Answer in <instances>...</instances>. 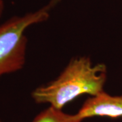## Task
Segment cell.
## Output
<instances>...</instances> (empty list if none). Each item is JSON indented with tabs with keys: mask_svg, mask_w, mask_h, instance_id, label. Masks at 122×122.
Returning a JSON list of instances; mask_svg holds the SVG:
<instances>
[{
	"mask_svg": "<svg viewBox=\"0 0 122 122\" xmlns=\"http://www.w3.org/2000/svg\"><path fill=\"white\" fill-rule=\"evenodd\" d=\"M106 71L103 64L93 65L89 58H76L70 61L56 79L36 88L32 98L37 103H49L62 110L81 94L96 96L103 92Z\"/></svg>",
	"mask_w": 122,
	"mask_h": 122,
	"instance_id": "obj_1",
	"label": "cell"
},
{
	"mask_svg": "<svg viewBox=\"0 0 122 122\" xmlns=\"http://www.w3.org/2000/svg\"><path fill=\"white\" fill-rule=\"evenodd\" d=\"M61 0H50L39 10L14 16L0 25V77L22 69L26 61L27 38L30 26L47 20Z\"/></svg>",
	"mask_w": 122,
	"mask_h": 122,
	"instance_id": "obj_2",
	"label": "cell"
},
{
	"mask_svg": "<svg viewBox=\"0 0 122 122\" xmlns=\"http://www.w3.org/2000/svg\"><path fill=\"white\" fill-rule=\"evenodd\" d=\"M77 114L83 120L96 116L122 117V96H111L103 92L99 95L88 98Z\"/></svg>",
	"mask_w": 122,
	"mask_h": 122,
	"instance_id": "obj_3",
	"label": "cell"
},
{
	"mask_svg": "<svg viewBox=\"0 0 122 122\" xmlns=\"http://www.w3.org/2000/svg\"><path fill=\"white\" fill-rule=\"evenodd\" d=\"M83 119L77 114L70 115L50 106L38 114L33 122H81Z\"/></svg>",
	"mask_w": 122,
	"mask_h": 122,
	"instance_id": "obj_4",
	"label": "cell"
},
{
	"mask_svg": "<svg viewBox=\"0 0 122 122\" xmlns=\"http://www.w3.org/2000/svg\"><path fill=\"white\" fill-rule=\"evenodd\" d=\"M4 0H1V1H0V18H1V16H2L3 11H4Z\"/></svg>",
	"mask_w": 122,
	"mask_h": 122,
	"instance_id": "obj_5",
	"label": "cell"
},
{
	"mask_svg": "<svg viewBox=\"0 0 122 122\" xmlns=\"http://www.w3.org/2000/svg\"><path fill=\"white\" fill-rule=\"evenodd\" d=\"M0 122H1V120H0Z\"/></svg>",
	"mask_w": 122,
	"mask_h": 122,
	"instance_id": "obj_6",
	"label": "cell"
},
{
	"mask_svg": "<svg viewBox=\"0 0 122 122\" xmlns=\"http://www.w3.org/2000/svg\"><path fill=\"white\" fill-rule=\"evenodd\" d=\"M0 1H1V0H0Z\"/></svg>",
	"mask_w": 122,
	"mask_h": 122,
	"instance_id": "obj_7",
	"label": "cell"
}]
</instances>
